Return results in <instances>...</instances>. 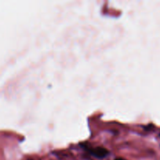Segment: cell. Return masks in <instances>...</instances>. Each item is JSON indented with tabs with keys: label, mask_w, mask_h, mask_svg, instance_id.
Wrapping results in <instances>:
<instances>
[{
	"label": "cell",
	"mask_w": 160,
	"mask_h": 160,
	"mask_svg": "<svg viewBox=\"0 0 160 160\" xmlns=\"http://www.w3.org/2000/svg\"><path fill=\"white\" fill-rule=\"evenodd\" d=\"M91 153L95 157L99 158V159H103V158L106 157L108 155V151L104 148H101V147H97L95 148H93Z\"/></svg>",
	"instance_id": "cell-1"
},
{
	"label": "cell",
	"mask_w": 160,
	"mask_h": 160,
	"mask_svg": "<svg viewBox=\"0 0 160 160\" xmlns=\"http://www.w3.org/2000/svg\"><path fill=\"white\" fill-rule=\"evenodd\" d=\"M115 160H123L122 159V158H117V159H115Z\"/></svg>",
	"instance_id": "cell-2"
},
{
	"label": "cell",
	"mask_w": 160,
	"mask_h": 160,
	"mask_svg": "<svg viewBox=\"0 0 160 160\" xmlns=\"http://www.w3.org/2000/svg\"><path fill=\"white\" fill-rule=\"evenodd\" d=\"M159 137H160V134H159Z\"/></svg>",
	"instance_id": "cell-3"
}]
</instances>
